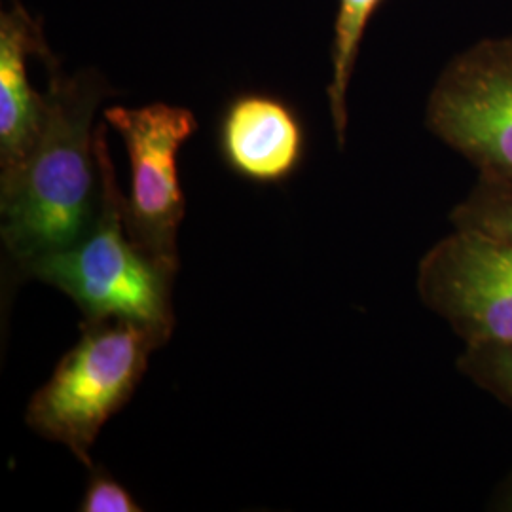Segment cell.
<instances>
[{
  "label": "cell",
  "mask_w": 512,
  "mask_h": 512,
  "mask_svg": "<svg viewBox=\"0 0 512 512\" xmlns=\"http://www.w3.org/2000/svg\"><path fill=\"white\" fill-rule=\"evenodd\" d=\"M101 175V207L92 230L76 245L42 256L23 275L37 277L73 298L86 321L124 319L171 338L173 277L147 255L126 230V198L116 181L107 145V124L95 126Z\"/></svg>",
  "instance_id": "obj_2"
},
{
  "label": "cell",
  "mask_w": 512,
  "mask_h": 512,
  "mask_svg": "<svg viewBox=\"0 0 512 512\" xmlns=\"http://www.w3.org/2000/svg\"><path fill=\"white\" fill-rule=\"evenodd\" d=\"M48 63L55 55L40 25L12 0L0 12V177L10 175L37 145L46 118V97L29 80V57Z\"/></svg>",
  "instance_id": "obj_8"
},
{
  "label": "cell",
  "mask_w": 512,
  "mask_h": 512,
  "mask_svg": "<svg viewBox=\"0 0 512 512\" xmlns=\"http://www.w3.org/2000/svg\"><path fill=\"white\" fill-rule=\"evenodd\" d=\"M105 122L118 131L131 165L126 230L147 255L177 272V234L184 217L179 150L196 133L192 110L167 103L139 109L109 107Z\"/></svg>",
  "instance_id": "obj_5"
},
{
  "label": "cell",
  "mask_w": 512,
  "mask_h": 512,
  "mask_svg": "<svg viewBox=\"0 0 512 512\" xmlns=\"http://www.w3.org/2000/svg\"><path fill=\"white\" fill-rule=\"evenodd\" d=\"M222 160L253 183H281L304 158L300 118L285 101L266 93H243L230 101L219 128Z\"/></svg>",
  "instance_id": "obj_7"
},
{
  "label": "cell",
  "mask_w": 512,
  "mask_h": 512,
  "mask_svg": "<svg viewBox=\"0 0 512 512\" xmlns=\"http://www.w3.org/2000/svg\"><path fill=\"white\" fill-rule=\"evenodd\" d=\"M44 65L46 118L37 145L0 177L2 239L21 274L92 230L101 207L93 116L114 93L95 69L65 74L57 57Z\"/></svg>",
  "instance_id": "obj_1"
},
{
  "label": "cell",
  "mask_w": 512,
  "mask_h": 512,
  "mask_svg": "<svg viewBox=\"0 0 512 512\" xmlns=\"http://www.w3.org/2000/svg\"><path fill=\"white\" fill-rule=\"evenodd\" d=\"M425 126L476 173L512 181V33L482 38L446 63Z\"/></svg>",
  "instance_id": "obj_4"
},
{
  "label": "cell",
  "mask_w": 512,
  "mask_h": 512,
  "mask_svg": "<svg viewBox=\"0 0 512 512\" xmlns=\"http://www.w3.org/2000/svg\"><path fill=\"white\" fill-rule=\"evenodd\" d=\"M421 302L463 346L512 344V241L456 228L418 264Z\"/></svg>",
  "instance_id": "obj_6"
},
{
  "label": "cell",
  "mask_w": 512,
  "mask_h": 512,
  "mask_svg": "<svg viewBox=\"0 0 512 512\" xmlns=\"http://www.w3.org/2000/svg\"><path fill=\"white\" fill-rule=\"evenodd\" d=\"M80 511L84 512H141L143 507L128 490L105 471H95L86 486Z\"/></svg>",
  "instance_id": "obj_12"
},
{
  "label": "cell",
  "mask_w": 512,
  "mask_h": 512,
  "mask_svg": "<svg viewBox=\"0 0 512 512\" xmlns=\"http://www.w3.org/2000/svg\"><path fill=\"white\" fill-rule=\"evenodd\" d=\"M458 372L512 410V344L465 346Z\"/></svg>",
  "instance_id": "obj_11"
},
{
  "label": "cell",
  "mask_w": 512,
  "mask_h": 512,
  "mask_svg": "<svg viewBox=\"0 0 512 512\" xmlns=\"http://www.w3.org/2000/svg\"><path fill=\"white\" fill-rule=\"evenodd\" d=\"M160 332L124 319L84 321L80 340L27 406V425L67 446L92 469L90 450L103 425L131 399L147 372Z\"/></svg>",
  "instance_id": "obj_3"
},
{
  "label": "cell",
  "mask_w": 512,
  "mask_h": 512,
  "mask_svg": "<svg viewBox=\"0 0 512 512\" xmlns=\"http://www.w3.org/2000/svg\"><path fill=\"white\" fill-rule=\"evenodd\" d=\"M382 2L384 0H338L330 48L332 74L327 86V97L332 126L340 148L346 145L348 131L349 84L359 59L366 27Z\"/></svg>",
  "instance_id": "obj_9"
},
{
  "label": "cell",
  "mask_w": 512,
  "mask_h": 512,
  "mask_svg": "<svg viewBox=\"0 0 512 512\" xmlns=\"http://www.w3.org/2000/svg\"><path fill=\"white\" fill-rule=\"evenodd\" d=\"M494 511L512 512V469L507 478L501 482V486L497 488L494 499L490 503Z\"/></svg>",
  "instance_id": "obj_13"
},
{
  "label": "cell",
  "mask_w": 512,
  "mask_h": 512,
  "mask_svg": "<svg viewBox=\"0 0 512 512\" xmlns=\"http://www.w3.org/2000/svg\"><path fill=\"white\" fill-rule=\"evenodd\" d=\"M450 224L512 241V181L478 173L467 196L450 211Z\"/></svg>",
  "instance_id": "obj_10"
}]
</instances>
